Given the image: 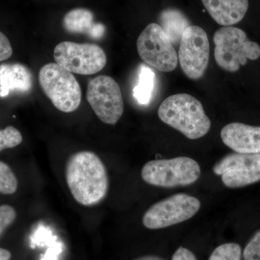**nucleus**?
Instances as JSON below:
<instances>
[{
    "label": "nucleus",
    "instance_id": "1a4fd4ad",
    "mask_svg": "<svg viewBox=\"0 0 260 260\" xmlns=\"http://www.w3.org/2000/svg\"><path fill=\"white\" fill-rule=\"evenodd\" d=\"M87 100L98 117L106 124H115L124 112L120 87L107 75H99L89 82Z\"/></svg>",
    "mask_w": 260,
    "mask_h": 260
},
{
    "label": "nucleus",
    "instance_id": "412c9836",
    "mask_svg": "<svg viewBox=\"0 0 260 260\" xmlns=\"http://www.w3.org/2000/svg\"><path fill=\"white\" fill-rule=\"evenodd\" d=\"M23 141V136L14 126H8L0 129V152L7 148L18 146Z\"/></svg>",
    "mask_w": 260,
    "mask_h": 260
},
{
    "label": "nucleus",
    "instance_id": "5701e85b",
    "mask_svg": "<svg viewBox=\"0 0 260 260\" xmlns=\"http://www.w3.org/2000/svg\"><path fill=\"white\" fill-rule=\"evenodd\" d=\"M16 217L17 213L13 207L9 205L0 206V236L13 223Z\"/></svg>",
    "mask_w": 260,
    "mask_h": 260
},
{
    "label": "nucleus",
    "instance_id": "2eb2a0df",
    "mask_svg": "<svg viewBox=\"0 0 260 260\" xmlns=\"http://www.w3.org/2000/svg\"><path fill=\"white\" fill-rule=\"evenodd\" d=\"M159 25L174 45L179 44L184 30L190 26L185 15L177 9L164 10L159 17Z\"/></svg>",
    "mask_w": 260,
    "mask_h": 260
},
{
    "label": "nucleus",
    "instance_id": "0eeeda50",
    "mask_svg": "<svg viewBox=\"0 0 260 260\" xmlns=\"http://www.w3.org/2000/svg\"><path fill=\"white\" fill-rule=\"evenodd\" d=\"M137 49L145 63L159 71L169 73L177 68V51L158 23L147 25L137 41Z\"/></svg>",
    "mask_w": 260,
    "mask_h": 260
},
{
    "label": "nucleus",
    "instance_id": "4468645a",
    "mask_svg": "<svg viewBox=\"0 0 260 260\" xmlns=\"http://www.w3.org/2000/svg\"><path fill=\"white\" fill-rule=\"evenodd\" d=\"M232 170L260 173V153L229 154L213 167V172L219 176L227 171Z\"/></svg>",
    "mask_w": 260,
    "mask_h": 260
},
{
    "label": "nucleus",
    "instance_id": "7ed1b4c3",
    "mask_svg": "<svg viewBox=\"0 0 260 260\" xmlns=\"http://www.w3.org/2000/svg\"><path fill=\"white\" fill-rule=\"evenodd\" d=\"M215 47V61L222 69L235 73L247 63L248 59L256 60L260 56V46L248 40L242 29L224 26L215 31L213 36Z\"/></svg>",
    "mask_w": 260,
    "mask_h": 260
},
{
    "label": "nucleus",
    "instance_id": "39448f33",
    "mask_svg": "<svg viewBox=\"0 0 260 260\" xmlns=\"http://www.w3.org/2000/svg\"><path fill=\"white\" fill-rule=\"evenodd\" d=\"M43 91L61 112H74L81 102V88L74 75L56 63H49L39 71Z\"/></svg>",
    "mask_w": 260,
    "mask_h": 260
},
{
    "label": "nucleus",
    "instance_id": "a211bd4d",
    "mask_svg": "<svg viewBox=\"0 0 260 260\" xmlns=\"http://www.w3.org/2000/svg\"><path fill=\"white\" fill-rule=\"evenodd\" d=\"M224 185L229 188H240L260 181V173L245 171H227L221 175Z\"/></svg>",
    "mask_w": 260,
    "mask_h": 260
},
{
    "label": "nucleus",
    "instance_id": "6e6552de",
    "mask_svg": "<svg viewBox=\"0 0 260 260\" xmlns=\"http://www.w3.org/2000/svg\"><path fill=\"white\" fill-rule=\"evenodd\" d=\"M54 57L56 64L71 73L90 75L102 71L107 64L102 48L93 44L63 42L56 46Z\"/></svg>",
    "mask_w": 260,
    "mask_h": 260
},
{
    "label": "nucleus",
    "instance_id": "b1692460",
    "mask_svg": "<svg viewBox=\"0 0 260 260\" xmlns=\"http://www.w3.org/2000/svg\"><path fill=\"white\" fill-rule=\"evenodd\" d=\"M13 54V49L9 39L0 31V62L9 59Z\"/></svg>",
    "mask_w": 260,
    "mask_h": 260
},
{
    "label": "nucleus",
    "instance_id": "a878e982",
    "mask_svg": "<svg viewBox=\"0 0 260 260\" xmlns=\"http://www.w3.org/2000/svg\"><path fill=\"white\" fill-rule=\"evenodd\" d=\"M105 32V26L102 23H93L88 32L89 37L93 39H100Z\"/></svg>",
    "mask_w": 260,
    "mask_h": 260
},
{
    "label": "nucleus",
    "instance_id": "f03ea898",
    "mask_svg": "<svg viewBox=\"0 0 260 260\" xmlns=\"http://www.w3.org/2000/svg\"><path fill=\"white\" fill-rule=\"evenodd\" d=\"M158 117L165 124L197 140L208 134L211 121L201 102L189 94L179 93L166 99L159 107Z\"/></svg>",
    "mask_w": 260,
    "mask_h": 260
},
{
    "label": "nucleus",
    "instance_id": "dca6fc26",
    "mask_svg": "<svg viewBox=\"0 0 260 260\" xmlns=\"http://www.w3.org/2000/svg\"><path fill=\"white\" fill-rule=\"evenodd\" d=\"M155 73L146 64H141L138 73V80L133 88V97L141 105H148L153 95L155 85Z\"/></svg>",
    "mask_w": 260,
    "mask_h": 260
},
{
    "label": "nucleus",
    "instance_id": "aec40b11",
    "mask_svg": "<svg viewBox=\"0 0 260 260\" xmlns=\"http://www.w3.org/2000/svg\"><path fill=\"white\" fill-rule=\"evenodd\" d=\"M242 251L236 243H225L214 249L208 260H242Z\"/></svg>",
    "mask_w": 260,
    "mask_h": 260
},
{
    "label": "nucleus",
    "instance_id": "6ab92c4d",
    "mask_svg": "<svg viewBox=\"0 0 260 260\" xmlns=\"http://www.w3.org/2000/svg\"><path fill=\"white\" fill-rule=\"evenodd\" d=\"M18 186V179L11 168L0 160V194H14Z\"/></svg>",
    "mask_w": 260,
    "mask_h": 260
},
{
    "label": "nucleus",
    "instance_id": "423d86ee",
    "mask_svg": "<svg viewBox=\"0 0 260 260\" xmlns=\"http://www.w3.org/2000/svg\"><path fill=\"white\" fill-rule=\"evenodd\" d=\"M201 203L191 195L179 193L152 205L144 213L143 223L152 230L172 226L192 218Z\"/></svg>",
    "mask_w": 260,
    "mask_h": 260
},
{
    "label": "nucleus",
    "instance_id": "9d476101",
    "mask_svg": "<svg viewBox=\"0 0 260 260\" xmlns=\"http://www.w3.org/2000/svg\"><path fill=\"white\" fill-rule=\"evenodd\" d=\"M210 44L204 29L190 25L184 30L179 43L178 59L184 74L191 80L204 75L209 63Z\"/></svg>",
    "mask_w": 260,
    "mask_h": 260
},
{
    "label": "nucleus",
    "instance_id": "9b49d317",
    "mask_svg": "<svg viewBox=\"0 0 260 260\" xmlns=\"http://www.w3.org/2000/svg\"><path fill=\"white\" fill-rule=\"evenodd\" d=\"M220 138L224 144L235 153H260V126L230 123L222 129Z\"/></svg>",
    "mask_w": 260,
    "mask_h": 260
},
{
    "label": "nucleus",
    "instance_id": "cd10ccee",
    "mask_svg": "<svg viewBox=\"0 0 260 260\" xmlns=\"http://www.w3.org/2000/svg\"><path fill=\"white\" fill-rule=\"evenodd\" d=\"M133 260H166L164 258L160 257L158 256L155 255H146L140 256V257L136 258Z\"/></svg>",
    "mask_w": 260,
    "mask_h": 260
},
{
    "label": "nucleus",
    "instance_id": "20e7f679",
    "mask_svg": "<svg viewBox=\"0 0 260 260\" xmlns=\"http://www.w3.org/2000/svg\"><path fill=\"white\" fill-rule=\"evenodd\" d=\"M200 175L199 164L185 156L150 160L141 171L142 179L147 184L165 188L190 185Z\"/></svg>",
    "mask_w": 260,
    "mask_h": 260
},
{
    "label": "nucleus",
    "instance_id": "f257e3e1",
    "mask_svg": "<svg viewBox=\"0 0 260 260\" xmlns=\"http://www.w3.org/2000/svg\"><path fill=\"white\" fill-rule=\"evenodd\" d=\"M65 177L73 198L83 206L99 204L109 191L107 169L93 152L73 154L67 162Z\"/></svg>",
    "mask_w": 260,
    "mask_h": 260
},
{
    "label": "nucleus",
    "instance_id": "f8f14e48",
    "mask_svg": "<svg viewBox=\"0 0 260 260\" xmlns=\"http://www.w3.org/2000/svg\"><path fill=\"white\" fill-rule=\"evenodd\" d=\"M212 18L219 25L232 26L242 21L249 8V0H202Z\"/></svg>",
    "mask_w": 260,
    "mask_h": 260
},
{
    "label": "nucleus",
    "instance_id": "f3484780",
    "mask_svg": "<svg viewBox=\"0 0 260 260\" xmlns=\"http://www.w3.org/2000/svg\"><path fill=\"white\" fill-rule=\"evenodd\" d=\"M93 24V13L85 8H77L68 12L63 20L64 28L73 34H88Z\"/></svg>",
    "mask_w": 260,
    "mask_h": 260
},
{
    "label": "nucleus",
    "instance_id": "393cba45",
    "mask_svg": "<svg viewBox=\"0 0 260 260\" xmlns=\"http://www.w3.org/2000/svg\"><path fill=\"white\" fill-rule=\"evenodd\" d=\"M172 260H198L194 253L185 247L178 248L173 254Z\"/></svg>",
    "mask_w": 260,
    "mask_h": 260
},
{
    "label": "nucleus",
    "instance_id": "4be33fe9",
    "mask_svg": "<svg viewBox=\"0 0 260 260\" xmlns=\"http://www.w3.org/2000/svg\"><path fill=\"white\" fill-rule=\"evenodd\" d=\"M243 257L244 260H260V230L255 233L246 244Z\"/></svg>",
    "mask_w": 260,
    "mask_h": 260
},
{
    "label": "nucleus",
    "instance_id": "bb28decb",
    "mask_svg": "<svg viewBox=\"0 0 260 260\" xmlns=\"http://www.w3.org/2000/svg\"><path fill=\"white\" fill-rule=\"evenodd\" d=\"M12 254L9 251L0 247V260H11Z\"/></svg>",
    "mask_w": 260,
    "mask_h": 260
},
{
    "label": "nucleus",
    "instance_id": "ddd939ff",
    "mask_svg": "<svg viewBox=\"0 0 260 260\" xmlns=\"http://www.w3.org/2000/svg\"><path fill=\"white\" fill-rule=\"evenodd\" d=\"M30 71L20 64L0 65V97L8 96L11 91L25 93L32 88Z\"/></svg>",
    "mask_w": 260,
    "mask_h": 260
}]
</instances>
